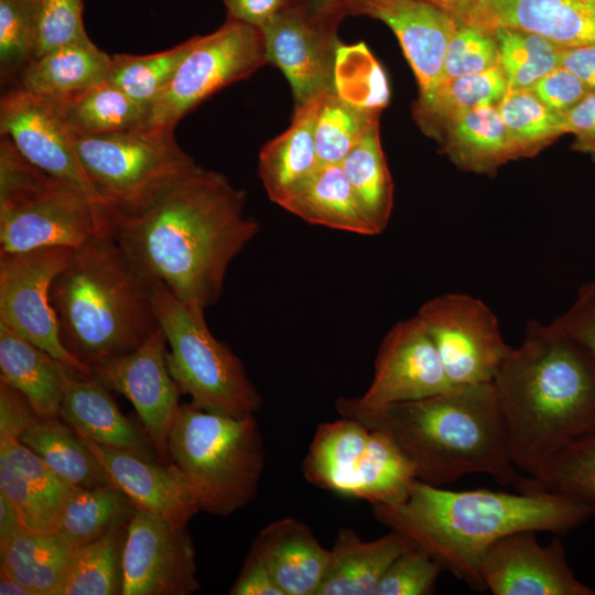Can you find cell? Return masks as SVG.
Listing matches in <instances>:
<instances>
[{"label": "cell", "mask_w": 595, "mask_h": 595, "mask_svg": "<svg viewBox=\"0 0 595 595\" xmlns=\"http://www.w3.org/2000/svg\"><path fill=\"white\" fill-rule=\"evenodd\" d=\"M309 10L320 14L336 15L343 19L339 14V9L345 0H298Z\"/></svg>", "instance_id": "cell-58"}, {"label": "cell", "mask_w": 595, "mask_h": 595, "mask_svg": "<svg viewBox=\"0 0 595 595\" xmlns=\"http://www.w3.org/2000/svg\"><path fill=\"white\" fill-rule=\"evenodd\" d=\"M53 106L68 129L77 134L133 130L145 125L148 115L142 106L107 79Z\"/></svg>", "instance_id": "cell-34"}, {"label": "cell", "mask_w": 595, "mask_h": 595, "mask_svg": "<svg viewBox=\"0 0 595 595\" xmlns=\"http://www.w3.org/2000/svg\"><path fill=\"white\" fill-rule=\"evenodd\" d=\"M493 383L510 456L528 477L595 429V357L552 323L527 324Z\"/></svg>", "instance_id": "cell-2"}, {"label": "cell", "mask_w": 595, "mask_h": 595, "mask_svg": "<svg viewBox=\"0 0 595 595\" xmlns=\"http://www.w3.org/2000/svg\"><path fill=\"white\" fill-rule=\"evenodd\" d=\"M372 511L444 569L478 585L482 558L500 538L528 530L563 533L595 513L584 504L542 490H451L419 479L402 501L376 504Z\"/></svg>", "instance_id": "cell-3"}, {"label": "cell", "mask_w": 595, "mask_h": 595, "mask_svg": "<svg viewBox=\"0 0 595 595\" xmlns=\"http://www.w3.org/2000/svg\"><path fill=\"white\" fill-rule=\"evenodd\" d=\"M285 595H316L331 550L302 521L286 517L264 527L250 549Z\"/></svg>", "instance_id": "cell-24"}, {"label": "cell", "mask_w": 595, "mask_h": 595, "mask_svg": "<svg viewBox=\"0 0 595 595\" xmlns=\"http://www.w3.org/2000/svg\"><path fill=\"white\" fill-rule=\"evenodd\" d=\"M74 249L41 248L0 253V323L4 324L79 376H93L91 367L63 345L50 292L56 275Z\"/></svg>", "instance_id": "cell-13"}, {"label": "cell", "mask_w": 595, "mask_h": 595, "mask_svg": "<svg viewBox=\"0 0 595 595\" xmlns=\"http://www.w3.org/2000/svg\"><path fill=\"white\" fill-rule=\"evenodd\" d=\"M281 207L311 224L364 236L377 235L340 164L320 165Z\"/></svg>", "instance_id": "cell-30"}, {"label": "cell", "mask_w": 595, "mask_h": 595, "mask_svg": "<svg viewBox=\"0 0 595 595\" xmlns=\"http://www.w3.org/2000/svg\"><path fill=\"white\" fill-rule=\"evenodd\" d=\"M436 136L453 163L464 171L494 174L504 163L518 159V149L497 105L467 110L447 121Z\"/></svg>", "instance_id": "cell-28"}, {"label": "cell", "mask_w": 595, "mask_h": 595, "mask_svg": "<svg viewBox=\"0 0 595 595\" xmlns=\"http://www.w3.org/2000/svg\"><path fill=\"white\" fill-rule=\"evenodd\" d=\"M499 65L508 89H530L540 78L560 66L563 47L532 32L495 28Z\"/></svg>", "instance_id": "cell-41"}, {"label": "cell", "mask_w": 595, "mask_h": 595, "mask_svg": "<svg viewBox=\"0 0 595 595\" xmlns=\"http://www.w3.org/2000/svg\"><path fill=\"white\" fill-rule=\"evenodd\" d=\"M551 323L595 357V279L584 283L572 304Z\"/></svg>", "instance_id": "cell-49"}, {"label": "cell", "mask_w": 595, "mask_h": 595, "mask_svg": "<svg viewBox=\"0 0 595 595\" xmlns=\"http://www.w3.org/2000/svg\"><path fill=\"white\" fill-rule=\"evenodd\" d=\"M37 40V0H0V77L7 89L20 86Z\"/></svg>", "instance_id": "cell-43"}, {"label": "cell", "mask_w": 595, "mask_h": 595, "mask_svg": "<svg viewBox=\"0 0 595 595\" xmlns=\"http://www.w3.org/2000/svg\"><path fill=\"white\" fill-rule=\"evenodd\" d=\"M0 491L15 506L25 529L52 532L55 516L19 470L0 456Z\"/></svg>", "instance_id": "cell-48"}, {"label": "cell", "mask_w": 595, "mask_h": 595, "mask_svg": "<svg viewBox=\"0 0 595 595\" xmlns=\"http://www.w3.org/2000/svg\"><path fill=\"white\" fill-rule=\"evenodd\" d=\"M73 550L52 532L22 528L0 543V572L22 584L32 595H57Z\"/></svg>", "instance_id": "cell-31"}, {"label": "cell", "mask_w": 595, "mask_h": 595, "mask_svg": "<svg viewBox=\"0 0 595 595\" xmlns=\"http://www.w3.org/2000/svg\"><path fill=\"white\" fill-rule=\"evenodd\" d=\"M68 368L0 323V381L22 393L43 418H56ZM72 371V370H71Z\"/></svg>", "instance_id": "cell-27"}, {"label": "cell", "mask_w": 595, "mask_h": 595, "mask_svg": "<svg viewBox=\"0 0 595 595\" xmlns=\"http://www.w3.org/2000/svg\"><path fill=\"white\" fill-rule=\"evenodd\" d=\"M110 60L90 40L65 44L36 57L22 75L20 87L56 105L105 82Z\"/></svg>", "instance_id": "cell-29"}, {"label": "cell", "mask_w": 595, "mask_h": 595, "mask_svg": "<svg viewBox=\"0 0 595 595\" xmlns=\"http://www.w3.org/2000/svg\"><path fill=\"white\" fill-rule=\"evenodd\" d=\"M342 18L312 12L295 0L260 28L267 64L288 79L295 108L336 93V60Z\"/></svg>", "instance_id": "cell-14"}, {"label": "cell", "mask_w": 595, "mask_h": 595, "mask_svg": "<svg viewBox=\"0 0 595 595\" xmlns=\"http://www.w3.org/2000/svg\"><path fill=\"white\" fill-rule=\"evenodd\" d=\"M167 455L185 477L199 509L229 516L257 495L264 468L255 414L228 416L181 404Z\"/></svg>", "instance_id": "cell-6"}, {"label": "cell", "mask_w": 595, "mask_h": 595, "mask_svg": "<svg viewBox=\"0 0 595 595\" xmlns=\"http://www.w3.org/2000/svg\"><path fill=\"white\" fill-rule=\"evenodd\" d=\"M39 416L22 393L0 381V437L20 440Z\"/></svg>", "instance_id": "cell-51"}, {"label": "cell", "mask_w": 595, "mask_h": 595, "mask_svg": "<svg viewBox=\"0 0 595 595\" xmlns=\"http://www.w3.org/2000/svg\"><path fill=\"white\" fill-rule=\"evenodd\" d=\"M107 472L111 484L133 505L175 528H185L199 506L177 466L149 461L130 452L97 444L76 432Z\"/></svg>", "instance_id": "cell-21"}, {"label": "cell", "mask_w": 595, "mask_h": 595, "mask_svg": "<svg viewBox=\"0 0 595 595\" xmlns=\"http://www.w3.org/2000/svg\"><path fill=\"white\" fill-rule=\"evenodd\" d=\"M227 18L261 28L295 0H221Z\"/></svg>", "instance_id": "cell-54"}, {"label": "cell", "mask_w": 595, "mask_h": 595, "mask_svg": "<svg viewBox=\"0 0 595 595\" xmlns=\"http://www.w3.org/2000/svg\"><path fill=\"white\" fill-rule=\"evenodd\" d=\"M0 134L29 162L77 184L105 208L82 166L71 130L51 102L20 86L7 89L0 101Z\"/></svg>", "instance_id": "cell-18"}, {"label": "cell", "mask_w": 595, "mask_h": 595, "mask_svg": "<svg viewBox=\"0 0 595 595\" xmlns=\"http://www.w3.org/2000/svg\"><path fill=\"white\" fill-rule=\"evenodd\" d=\"M152 304L169 346V371L190 403L228 416L255 414L262 398L240 358L209 331L204 310L182 302L160 283L152 284Z\"/></svg>", "instance_id": "cell-8"}, {"label": "cell", "mask_w": 595, "mask_h": 595, "mask_svg": "<svg viewBox=\"0 0 595 595\" xmlns=\"http://www.w3.org/2000/svg\"><path fill=\"white\" fill-rule=\"evenodd\" d=\"M191 45L192 37L158 53L111 55L106 79L148 111L170 84Z\"/></svg>", "instance_id": "cell-39"}, {"label": "cell", "mask_w": 595, "mask_h": 595, "mask_svg": "<svg viewBox=\"0 0 595 595\" xmlns=\"http://www.w3.org/2000/svg\"><path fill=\"white\" fill-rule=\"evenodd\" d=\"M198 589L186 527L175 528L137 508L123 547L121 595H190Z\"/></svg>", "instance_id": "cell-15"}, {"label": "cell", "mask_w": 595, "mask_h": 595, "mask_svg": "<svg viewBox=\"0 0 595 595\" xmlns=\"http://www.w3.org/2000/svg\"><path fill=\"white\" fill-rule=\"evenodd\" d=\"M560 66L576 75L595 91V45L562 48Z\"/></svg>", "instance_id": "cell-55"}, {"label": "cell", "mask_w": 595, "mask_h": 595, "mask_svg": "<svg viewBox=\"0 0 595 595\" xmlns=\"http://www.w3.org/2000/svg\"><path fill=\"white\" fill-rule=\"evenodd\" d=\"M72 134L110 225L112 218L138 210L198 165L178 145L174 130L143 126L102 134Z\"/></svg>", "instance_id": "cell-9"}, {"label": "cell", "mask_w": 595, "mask_h": 595, "mask_svg": "<svg viewBox=\"0 0 595 595\" xmlns=\"http://www.w3.org/2000/svg\"><path fill=\"white\" fill-rule=\"evenodd\" d=\"M469 22L532 32L563 48L595 45V0H478Z\"/></svg>", "instance_id": "cell-22"}, {"label": "cell", "mask_w": 595, "mask_h": 595, "mask_svg": "<svg viewBox=\"0 0 595 595\" xmlns=\"http://www.w3.org/2000/svg\"><path fill=\"white\" fill-rule=\"evenodd\" d=\"M37 11L36 57L65 44L90 40L83 21V0H37Z\"/></svg>", "instance_id": "cell-47"}, {"label": "cell", "mask_w": 595, "mask_h": 595, "mask_svg": "<svg viewBox=\"0 0 595 595\" xmlns=\"http://www.w3.org/2000/svg\"><path fill=\"white\" fill-rule=\"evenodd\" d=\"M444 566L425 550L413 547L387 569L374 595H430Z\"/></svg>", "instance_id": "cell-45"}, {"label": "cell", "mask_w": 595, "mask_h": 595, "mask_svg": "<svg viewBox=\"0 0 595 595\" xmlns=\"http://www.w3.org/2000/svg\"><path fill=\"white\" fill-rule=\"evenodd\" d=\"M339 14L387 24L415 75L420 97L437 86L447 45L459 25L450 14L423 0H345Z\"/></svg>", "instance_id": "cell-20"}, {"label": "cell", "mask_w": 595, "mask_h": 595, "mask_svg": "<svg viewBox=\"0 0 595 595\" xmlns=\"http://www.w3.org/2000/svg\"><path fill=\"white\" fill-rule=\"evenodd\" d=\"M507 90L505 74L497 65L440 83L429 95L419 97L414 116L423 130L436 136L454 117L476 107L497 105Z\"/></svg>", "instance_id": "cell-35"}, {"label": "cell", "mask_w": 595, "mask_h": 595, "mask_svg": "<svg viewBox=\"0 0 595 595\" xmlns=\"http://www.w3.org/2000/svg\"><path fill=\"white\" fill-rule=\"evenodd\" d=\"M302 469L314 486L371 505L402 501L418 479L389 436L345 416L317 426Z\"/></svg>", "instance_id": "cell-10"}, {"label": "cell", "mask_w": 595, "mask_h": 595, "mask_svg": "<svg viewBox=\"0 0 595 595\" xmlns=\"http://www.w3.org/2000/svg\"><path fill=\"white\" fill-rule=\"evenodd\" d=\"M128 522L73 550L57 595H121L122 553Z\"/></svg>", "instance_id": "cell-37"}, {"label": "cell", "mask_w": 595, "mask_h": 595, "mask_svg": "<svg viewBox=\"0 0 595 595\" xmlns=\"http://www.w3.org/2000/svg\"><path fill=\"white\" fill-rule=\"evenodd\" d=\"M50 300L64 347L91 368L136 349L159 326L152 284L110 234L73 250L52 283Z\"/></svg>", "instance_id": "cell-5"}, {"label": "cell", "mask_w": 595, "mask_h": 595, "mask_svg": "<svg viewBox=\"0 0 595 595\" xmlns=\"http://www.w3.org/2000/svg\"><path fill=\"white\" fill-rule=\"evenodd\" d=\"M335 407L340 416L389 436L424 483L443 486L484 473L518 487L522 478L510 456L493 382L452 386L424 399L380 407L339 397Z\"/></svg>", "instance_id": "cell-4"}, {"label": "cell", "mask_w": 595, "mask_h": 595, "mask_svg": "<svg viewBox=\"0 0 595 595\" xmlns=\"http://www.w3.org/2000/svg\"><path fill=\"white\" fill-rule=\"evenodd\" d=\"M426 328L452 386L493 382L511 350L495 313L479 299L446 293L415 314Z\"/></svg>", "instance_id": "cell-12"}, {"label": "cell", "mask_w": 595, "mask_h": 595, "mask_svg": "<svg viewBox=\"0 0 595 595\" xmlns=\"http://www.w3.org/2000/svg\"><path fill=\"white\" fill-rule=\"evenodd\" d=\"M22 528L24 527L15 506L0 491V543L8 540Z\"/></svg>", "instance_id": "cell-56"}, {"label": "cell", "mask_w": 595, "mask_h": 595, "mask_svg": "<svg viewBox=\"0 0 595 595\" xmlns=\"http://www.w3.org/2000/svg\"><path fill=\"white\" fill-rule=\"evenodd\" d=\"M479 576L494 595H595L569 565L561 540L541 544L531 530L494 542L482 558Z\"/></svg>", "instance_id": "cell-17"}, {"label": "cell", "mask_w": 595, "mask_h": 595, "mask_svg": "<svg viewBox=\"0 0 595 595\" xmlns=\"http://www.w3.org/2000/svg\"><path fill=\"white\" fill-rule=\"evenodd\" d=\"M267 64L261 30L232 19L192 45L173 78L150 106L144 127L174 130L202 101Z\"/></svg>", "instance_id": "cell-11"}, {"label": "cell", "mask_w": 595, "mask_h": 595, "mask_svg": "<svg viewBox=\"0 0 595 595\" xmlns=\"http://www.w3.org/2000/svg\"><path fill=\"white\" fill-rule=\"evenodd\" d=\"M167 343L158 328L136 349L93 367L106 386L126 397L161 458H169L167 441L180 410L181 391L166 363Z\"/></svg>", "instance_id": "cell-16"}, {"label": "cell", "mask_w": 595, "mask_h": 595, "mask_svg": "<svg viewBox=\"0 0 595 595\" xmlns=\"http://www.w3.org/2000/svg\"><path fill=\"white\" fill-rule=\"evenodd\" d=\"M58 415L97 444L149 461L161 458L145 431L123 415L107 386L95 375L79 376L68 370Z\"/></svg>", "instance_id": "cell-23"}, {"label": "cell", "mask_w": 595, "mask_h": 595, "mask_svg": "<svg viewBox=\"0 0 595 595\" xmlns=\"http://www.w3.org/2000/svg\"><path fill=\"white\" fill-rule=\"evenodd\" d=\"M497 109L520 158L567 133L564 113L549 108L530 89H508Z\"/></svg>", "instance_id": "cell-42"}, {"label": "cell", "mask_w": 595, "mask_h": 595, "mask_svg": "<svg viewBox=\"0 0 595 595\" xmlns=\"http://www.w3.org/2000/svg\"><path fill=\"white\" fill-rule=\"evenodd\" d=\"M566 132L575 136L572 148L595 161V91L564 112Z\"/></svg>", "instance_id": "cell-52"}, {"label": "cell", "mask_w": 595, "mask_h": 595, "mask_svg": "<svg viewBox=\"0 0 595 595\" xmlns=\"http://www.w3.org/2000/svg\"><path fill=\"white\" fill-rule=\"evenodd\" d=\"M19 441L72 486L93 488L112 485L101 463L76 431L57 416H39Z\"/></svg>", "instance_id": "cell-32"}, {"label": "cell", "mask_w": 595, "mask_h": 595, "mask_svg": "<svg viewBox=\"0 0 595 595\" xmlns=\"http://www.w3.org/2000/svg\"><path fill=\"white\" fill-rule=\"evenodd\" d=\"M530 90L549 108L562 113L591 93L576 75L562 66L540 78Z\"/></svg>", "instance_id": "cell-50"}, {"label": "cell", "mask_w": 595, "mask_h": 595, "mask_svg": "<svg viewBox=\"0 0 595 595\" xmlns=\"http://www.w3.org/2000/svg\"><path fill=\"white\" fill-rule=\"evenodd\" d=\"M413 547L415 543L398 531L364 541L354 529L342 528L316 595H374L390 564Z\"/></svg>", "instance_id": "cell-25"}, {"label": "cell", "mask_w": 595, "mask_h": 595, "mask_svg": "<svg viewBox=\"0 0 595 595\" xmlns=\"http://www.w3.org/2000/svg\"><path fill=\"white\" fill-rule=\"evenodd\" d=\"M497 65L499 55L493 33L475 23H462L447 45L439 84Z\"/></svg>", "instance_id": "cell-44"}, {"label": "cell", "mask_w": 595, "mask_h": 595, "mask_svg": "<svg viewBox=\"0 0 595 595\" xmlns=\"http://www.w3.org/2000/svg\"><path fill=\"white\" fill-rule=\"evenodd\" d=\"M451 387L433 340L414 315L386 334L376 356L372 380L356 399L367 407H380L424 399Z\"/></svg>", "instance_id": "cell-19"}, {"label": "cell", "mask_w": 595, "mask_h": 595, "mask_svg": "<svg viewBox=\"0 0 595 595\" xmlns=\"http://www.w3.org/2000/svg\"><path fill=\"white\" fill-rule=\"evenodd\" d=\"M110 228L107 210L80 186L42 171L1 137L0 253L77 249Z\"/></svg>", "instance_id": "cell-7"}, {"label": "cell", "mask_w": 595, "mask_h": 595, "mask_svg": "<svg viewBox=\"0 0 595 595\" xmlns=\"http://www.w3.org/2000/svg\"><path fill=\"white\" fill-rule=\"evenodd\" d=\"M379 111L353 104L337 93L324 95L314 127L320 165L340 164L366 130L379 120Z\"/></svg>", "instance_id": "cell-40"}, {"label": "cell", "mask_w": 595, "mask_h": 595, "mask_svg": "<svg viewBox=\"0 0 595 595\" xmlns=\"http://www.w3.org/2000/svg\"><path fill=\"white\" fill-rule=\"evenodd\" d=\"M454 18L459 24L469 22L478 0H423Z\"/></svg>", "instance_id": "cell-57"}, {"label": "cell", "mask_w": 595, "mask_h": 595, "mask_svg": "<svg viewBox=\"0 0 595 595\" xmlns=\"http://www.w3.org/2000/svg\"><path fill=\"white\" fill-rule=\"evenodd\" d=\"M518 490H542L595 510V429L567 445L534 476L522 477Z\"/></svg>", "instance_id": "cell-38"}, {"label": "cell", "mask_w": 595, "mask_h": 595, "mask_svg": "<svg viewBox=\"0 0 595 595\" xmlns=\"http://www.w3.org/2000/svg\"><path fill=\"white\" fill-rule=\"evenodd\" d=\"M229 594L231 595H285L275 583L264 563L249 552Z\"/></svg>", "instance_id": "cell-53"}, {"label": "cell", "mask_w": 595, "mask_h": 595, "mask_svg": "<svg viewBox=\"0 0 595 595\" xmlns=\"http://www.w3.org/2000/svg\"><path fill=\"white\" fill-rule=\"evenodd\" d=\"M377 235L387 227L393 207V182L379 137V120L363 134L340 163Z\"/></svg>", "instance_id": "cell-36"}, {"label": "cell", "mask_w": 595, "mask_h": 595, "mask_svg": "<svg viewBox=\"0 0 595 595\" xmlns=\"http://www.w3.org/2000/svg\"><path fill=\"white\" fill-rule=\"evenodd\" d=\"M137 507L113 485L75 487L52 530L72 549L90 543L113 527L129 522Z\"/></svg>", "instance_id": "cell-33"}, {"label": "cell", "mask_w": 595, "mask_h": 595, "mask_svg": "<svg viewBox=\"0 0 595 595\" xmlns=\"http://www.w3.org/2000/svg\"><path fill=\"white\" fill-rule=\"evenodd\" d=\"M323 96L295 108L289 128L260 151L259 176L269 198L280 206L294 195L320 166L314 127Z\"/></svg>", "instance_id": "cell-26"}, {"label": "cell", "mask_w": 595, "mask_h": 595, "mask_svg": "<svg viewBox=\"0 0 595 595\" xmlns=\"http://www.w3.org/2000/svg\"><path fill=\"white\" fill-rule=\"evenodd\" d=\"M0 456L6 457L43 498L54 513L56 522L64 502L75 486L57 476L18 439L0 437Z\"/></svg>", "instance_id": "cell-46"}, {"label": "cell", "mask_w": 595, "mask_h": 595, "mask_svg": "<svg viewBox=\"0 0 595 595\" xmlns=\"http://www.w3.org/2000/svg\"><path fill=\"white\" fill-rule=\"evenodd\" d=\"M0 594L1 595H32L22 584L0 572Z\"/></svg>", "instance_id": "cell-59"}, {"label": "cell", "mask_w": 595, "mask_h": 595, "mask_svg": "<svg viewBox=\"0 0 595 595\" xmlns=\"http://www.w3.org/2000/svg\"><path fill=\"white\" fill-rule=\"evenodd\" d=\"M259 231L246 193L201 165L138 210L111 219L110 235L150 284L206 310L224 288L235 257Z\"/></svg>", "instance_id": "cell-1"}]
</instances>
